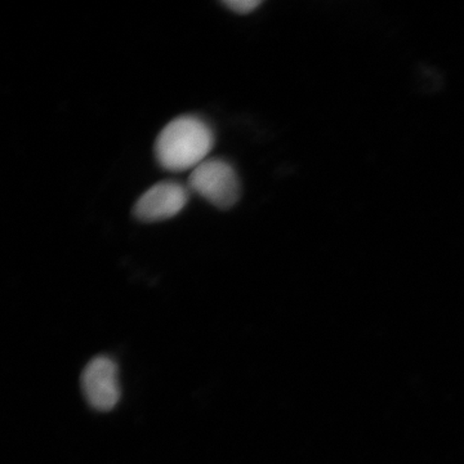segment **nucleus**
<instances>
[{
    "label": "nucleus",
    "instance_id": "1",
    "mask_svg": "<svg viewBox=\"0 0 464 464\" xmlns=\"http://www.w3.org/2000/svg\"><path fill=\"white\" fill-rule=\"evenodd\" d=\"M215 142V132L199 116H179L159 133L155 158L169 172L194 170L207 160Z\"/></svg>",
    "mask_w": 464,
    "mask_h": 464
},
{
    "label": "nucleus",
    "instance_id": "2",
    "mask_svg": "<svg viewBox=\"0 0 464 464\" xmlns=\"http://www.w3.org/2000/svg\"><path fill=\"white\" fill-rule=\"evenodd\" d=\"M188 188L219 209H230L240 198V181L237 170L222 159H207L195 168Z\"/></svg>",
    "mask_w": 464,
    "mask_h": 464
},
{
    "label": "nucleus",
    "instance_id": "3",
    "mask_svg": "<svg viewBox=\"0 0 464 464\" xmlns=\"http://www.w3.org/2000/svg\"><path fill=\"white\" fill-rule=\"evenodd\" d=\"M82 389L92 408L99 411L114 409L121 395L114 360L103 355L92 359L82 374Z\"/></svg>",
    "mask_w": 464,
    "mask_h": 464
},
{
    "label": "nucleus",
    "instance_id": "4",
    "mask_svg": "<svg viewBox=\"0 0 464 464\" xmlns=\"http://www.w3.org/2000/svg\"><path fill=\"white\" fill-rule=\"evenodd\" d=\"M188 201V190L182 183L163 181L150 188L137 200L133 213L145 224L166 221L181 213Z\"/></svg>",
    "mask_w": 464,
    "mask_h": 464
},
{
    "label": "nucleus",
    "instance_id": "5",
    "mask_svg": "<svg viewBox=\"0 0 464 464\" xmlns=\"http://www.w3.org/2000/svg\"><path fill=\"white\" fill-rule=\"evenodd\" d=\"M224 5L232 12L246 14L259 7L261 2H257V0H228V2H224Z\"/></svg>",
    "mask_w": 464,
    "mask_h": 464
}]
</instances>
